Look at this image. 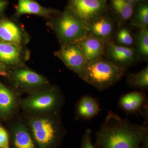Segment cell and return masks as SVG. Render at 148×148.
Wrapping results in <instances>:
<instances>
[{
    "mask_svg": "<svg viewBox=\"0 0 148 148\" xmlns=\"http://www.w3.org/2000/svg\"><path fill=\"white\" fill-rule=\"evenodd\" d=\"M148 124L132 123L110 111L96 132V148H141L148 140Z\"/></svg>",
    "mask_w": 148,
    "mask_h": 148,
    "instance_id": "obj_1",
    "label": "cell"
},
{
    "mask_svg": "<svg viewBox=\"0 0 148 148\" xmlns=\"http://www.w3.org/2000/svg\"><path fill=\"white\" fill-rule=\"evenodd\" d=\"M28 128L39 148H56L64 135L59 113L29 115Z\"/></svg>",
    "mask_w": 148,
    "mask_h": 148,
    "instance_id": "obj_2",
    "label": "cell"
},
{
    "mask_svg": "<svg viewBox=\"0 0 148 148\" xmlns=\"http://www.w3.org/2000/svg\"><path fill=\"white\" fill-rule=\"evenodd\" d=\"M125 71L103 57L88 62L79 78L97 90L103 91L119 81Z\"/></svg>",
    "mask_w": 148,
    "mask_h": 148,
    "instance_id": "obj_3",
    "label": "cell"
},
{
    "mask_svg": "<svg viewBox=\"0 0 148 148\" xmlns=\"http://www.w3.org/2000/svg\"><path fill=\"white\" fill-rule=\"evenodd\" d=\"M29 94L20 103L29 115L60 113L64 98L57 86L49 85Z\"/></svg>",
    "mask_w": 148,
    "mask_h": 148,
    "instance_id": "obj_4",
    "label": "cell"
},
{
    "mask_svg": "<svg viewBox=\"0 0 148 148\" xmlns=\"http://www.w3.org/2000/svg\"><path fill=\"white\" fill-rule=\"evenodd\" d=\"M49 20L48 25L55 33L61 45L78 42L87 35L86 24L69 8Z\"/></svg>",
    "mask_w": 148,
    "mask_h": 148,
    "instance_id": "obj_5",
    "label": "cell"
},
{
    "mask_svg": "<svg viewBox=\"0 0 148 148\" xmlns=\"http://www.w3.org/2000/svg\"><path fill=\"white\" fill-rule=\"evenodd\" d=\"M8 76L14 87L18 91L29 94L50 85L45 77L25 65L9 71Z\"/></svg>",
    "mask_w": 148,
    "mask_h": 148,
    "instance_id": "obj_6",
    "label": "cell"
},
{
    "mask_svg": "<svg viewBox=\"0 0 148 148\" xmlns=\"http://www.w3.org/2000/svg\"><path fill=\"white\" fill-rule=\"evenodd\" d=\"M106 0H70L68 8L87 24L106 13Z\"/></svg>",
    "mask_w": 148,
    "mask_h": 148,
    "instance_id": "obj_7",
    "label": "cell"
},
{
    "mask_svg": "<svg viewBox=\"0 0 148 148\" xmlns=\"http://www.w3.org/2000/svg\"><path fill=\"white\" fill-rule=\"evenodd\" d=\"M54 55L69 70L80 77L88 62L80 46L75 42L61 45Z\"/></svg>",
    "mask_w": 148,
    "mask_h": 148,
    "instance_id": "obj_8",
    "label": "cell"
},
{
    "mask_svg": "<svg viewBox=\"0 0 148 148\" xmlns=\"http://www.w3.org/2000/svg\"><path fill=\"white\" fill-rule=\"evenodd\" d=\"M104 54L108 60L125 71L140 61L136 49L119 45L111 41L106 44Z\"/></svg>",
    "mask_w": 148,
    "mask_h": 148,
    "instance_id": "obj_9",
    "label": "cell"
},
{
    "mask_svg": "<svg viewBox=\"0 0 148 148\" xmlns=\"http://www.w3.org/2000/svg\"><path fill=\"white\" fill-rule=\"evenodd\" d=\"M30 55V51L24 46L0 40V62L8 69L24 66Z\"/></svg>",
    "mask_w": 148,
    "mask_h": 148,
    "instance_id": "obj_10",
    "label": "cell"
},
{
    "mask_svg": "<svg viewBox=\"0 0 148 148\" xmlns=\"http://www.w3.org/2000/svg\"><path fill=\"white\" fill-rule=\"evenodd\" d=\"M118 107L127 114L140 113L148 122V99L144 91L135 90L122 95Z\"/></svg>",
    "mask_w": 148,
    "mask_h": 148,
    "instance_id": "obj_11",
    "label": "cell"
},
{
    "mask_svg": "<svg viewBox=\"0 0 148 148\" xmlns=\"http://www.w3.org/2000/svg\"><path fill=\"white\" fill-rule=\"evenodd\" d=\"M30 39L27 32L17 22L8 18L0 20L1 40L24 46Z\"/></svg>",
    "mask_w": 148,
    "mask_h": 148,
    "instance_id": "obj_12",
    "label": "cell"
},
{
    "mask_svg": "<svg viewBox=\"0 0 148 148\" xmlns=\"http://www.w3.org/2000/svg\"><path fill=\"white\" fill-rule=\"evenodd\" d=\"M114 27L113 20L109 15L104 13L87 24V35L106 43L110 41Z\"/></svg>",
    "mask_w": 148,
    "mask_h": 148,
    "instance_id": "obj_13",
    "label": "cell"
},
{
    "mask_svg": "<svg viewBox=\"0 0 148 148\" xmlns=\"http://www.w3.org/2000/svg\"><path fill=\"white\" fill-rule=\"evenodd\" d=\"M81 48L88 63L103 58L105 55L106 43L90 35L75 42Z\"/></svg>",
    "mask_w": 148,
    "mask_h": 148,
    "instance_id": "obj_14",
    "label": "cell"
},
{
    "mask_svg": "<svg viewBox=\"0 0 148 148\" xmlns=\"http://www.w3.org/2000/svg\"><path fill=\"white\" fill-rule=\"evenodd\" d=\"M58 13V11L44 7L34 0H18L16 14L18 16L34 14L50 19Z\"/></svg>",
    "mask_w": 148,
    "mask_h": 148,
    "instance_id": "obj_15",
    "label": "cell"
},
{
    "mask_svg": "<svg viewBox=\"0 0 148 148\" xmlns=\"http://www.w3.org/2000/svg\"><path fill=\"white\" fill-rule=\"evenodd\" d=\"M100 112V106L97 100L89 95L82 96L75 107V117L77 119L90 120Z\"/></svg>",
    "mask_w": 148,
    "mask_h": 148,
    "instance_id": "obj_16",
    "label": "cell"
},
{
    "mask_svg": "<svg viewBox=\"0 0 148 148\" xmlns=\"http://www.w3.org/2000/svg\"><path fill=\"white\" fill-rule=\"evenodd\" d=\"M17 105L14 92L0 82V119L10 118L16 111Z\"/></svg>",
    "mask_w": 148,
    "mask_h": 148,
    "instance_id": "obj_17",
    "label": "cell"
},
{
    "mask_svg": "<svg viewBox=\"0 0 148 148\" xmlns=\"http://www.w3.org/2000/svg\"><path fill=\"white\" fill-rule=\"evenodd\" d=\"M14 148H36V145L29 128L23 123L16 122L12 128Z\"/></svg>",
    "mask_w": 148,
    "mask_h": 148,
    "instance_id": "obj_18",
    "label": "cell"
},
{
    "mask_svg": "<svg viewBox=\"0 0 148 148\" xmlns=\"http://www.w3.org/2000/svg\"><path fill=\"white\" fill-rule=\"evenodd\" d=\"M126 82L129 87L135 90L144 91L148 89V66L143 70L126 75Z\"/></svg>",
    "mask_w": 148,
    "mask_h": 148,
    "instance_id": "obj_19",
    "label": "cell"
},
{
    "mask_svg": "<svg viewBox=\"0 0 148 148\" xmlns=\"http://www.w3.org/2000/svg\"><path fill=\"white\" fill-rule=\"evenodd\" d=\"M111 6L120 22L130 20L134 13V5L127 0H111Z\"/></svg>",
    "mask_w": 148,
    "mask_h": 148,
    "instance_id": "obj_20",
    "label": "cell"
},
{
    "mask_svg": "<svg viewBox=\"0 0 148 148\" xmlns=\"http://www.w3.org/2000/svg\"><path fill=\"white\" fill-rule=\"evenodd\" d=\"M135 38L136 50L140 60L147 61L148 59V28H140Z\"/></svg>",
    "mask_w": 148,
    "mask_h": 148,
    "instance_id": "obj_21",
    "label": "cell"
},
{
    "mask_svg": "<svg viewBox=\"0 0 148 148\" xmlns=\"http://www.w3.org/2000/svg\"><path fill=\"white\" fill-rule=\"evenodd\" d=\"M131 24L140 28H148V5L146 3H140L138 6L132 17Z\"/></svg>",
    "mask_w": 148,
    "mask_h": 148,
    "instance_id": "obj_22",
    "label": "cell"
},
{
    "mask_svg": "<svg viewBox=\"0 0 148 148\" xmlns=\"http://www.w3.org/2000/svg\"><path fill=\"white\" fill-rule=\"evenodd\" d=\"M116 40L117 45L123 46L132 47L135 43V39L131 32L127 27L119 28L116 34Z\"/></svg>",
    "mask_w": 148,
    "mask_h": 148,
    "instance_id": "obj_23",
    "label": "cell"
},
{
    "mask_svg": "<svg viewBox=\"0 0 148 148\" xmlns=\"http://www.w3.org/2000/svg\"><path fill=\"white\" fill-rule=\"evenodd\" d=\"M91 133V130L89 128L86 130L83 137L81 148H96L92 143Z\"/></svg>",
    "mask_w": 148,
    "mask_h": 148,
    "instance_id": "obj_24",
    "label": "cell"
},
{
    "mask_svg": "<svg viewBox=\"0 0 148 148\" xmlns=\"http://www.w3.org/2000/svg\"><path fill=\"white\" fill-rule=\"evenodd\" d=\"M0 148H10L7 131L0 126Z\"/></svg>",
    "mask_w": 148,
    "mask_h": 148,
    "instance_id": "obj_25",
    "label": "cell"
},
{
    "mask_svg": "<svg viewBox=\"0 0 148 148\" xmlns=\"http://www.w3.org/2000/svg\"><path fill=\"white\" fill-rule=\"evenodd\" d=\"M9 71V70L0 62V75L3 76H8Z\"/></svg>",
    "mask_w": 148,
    "mask_h": 148,
    "instance_id": "obj_26",
    "label": "cell"
},
{
    "mask_svg": "<svg viewBox=\"0 0 148 148\" xmlns=\"http://www.w3.org/2000/svg\"><path fill=\"white\" fill-rule=\"evenodd\" d=\"M7 4V2L5 0H0V12L4 9Z\"/></svg>",
    "mask_w": 148,
    "mask_h": 148,
    "instance_id": "obj_27",
    "label": "cell"
},
{
    "mask_svg": "<svg viewBox=\"0 0 148 148\" xmlns=\"http://www.w3.org/2000/svg\"><path fill=\"white\" fill-rule=\"evenodd\" d=\"M143 0H132V3L133 4H135L137 3H140V2L142 1Z\"/></svg>",
    "mask_w": 148,
    "mask_h": 148,
    "instance_id": "obj_28",
    "label": "cell"
},
{
    "mask_svg": "<svg viewBox=\"0 0 148 148\" xmlns=\"http://www.w3.org/2000/svg\"><path fill=\"white\" fill-rule=\"evenodd\" d=\"M141 148H147V146H145L143 145H142V147H141Z\"/></svg>",
    "mask_w": 148,
    "mask_h": 148,
    "instance_id": "obj_29",
    "label": "cell"
}]
</instances>
